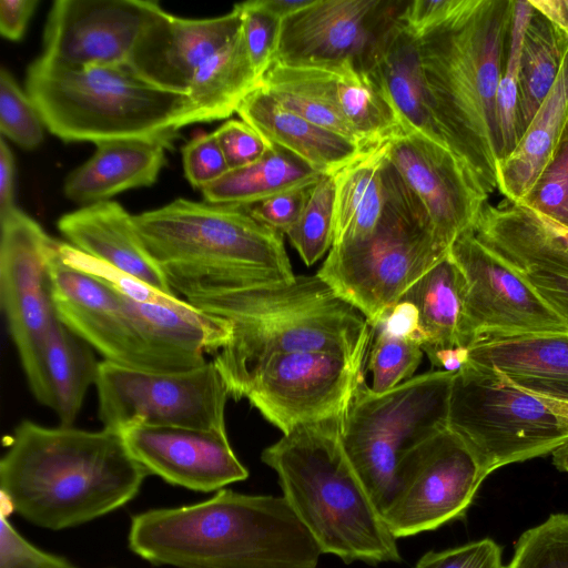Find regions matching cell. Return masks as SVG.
<instances>
[{
    "instance_id": "6da1fadb",
    "label": "cell",
    "mask_w": 568,
    "mask_h": 568,
    "mask_svg": "<svg viewBox=\"0 0 568 568\" xmlns=\"http://www.w3.org/2000/svg\"><path fill=\"white\" fill-rule=\"evenodd\" d=\"M148 475L115 430L23 420L0 460L1 513L52 530L82 525L132 500Z\"/></svg>"
},
{
    "instance_id": "7a4b0ae2",
    "label": "cell",
    "mask_w": 568,
    "mask_h": 568,
    "mask_svg": "<svg viewBox=\"0 0 568 568\" xmlns=\"http://www.w3.org/2000/svg\"><path fill=\"white\" fill-rule=\"evenodd\" d=\"M513 0H456L418 36L428 105L449 149L489 195L503 158L497 93Z\"/></svg>"
},
{
    "instance_id": "3957f363",
    "label": "cell",
    "mask_w": 568,
    "mask_h": 568,
    "mask_svg": "<svg viewBox=\"0 0 568 568\" xmlns=\"http://www.w3.org/2000/svg\"><path fill=\"white\" fill-rule=\"evenodd\" d=\"M130 549L175 568H317V542L285 498L221 489L212 498L132 517Z\"/></svg>"
},
{
    "instance_id": "277c9868",
    "label": "cell",
    "mask_w": 568,
    "mask_h": 568,
    "mask_svg": "<svg viewBox=\"0 0 568 568\" xmlns=\"http://www.w3.org/2000/svg\"><path fill=\"white\" fill-rule=\"evenodd\" d=\"M345 412L283 434L261 459L322 554L346 564L399 562L396 538L344 449Z\"/></svg>"
},
{
    "instance_id": "5b68a950",
    "label": "cell",
    "mask_w": 568,
    "mask_h": 568,
    "mask_svg": "<svg viewBox=\"0 0 568 568\" xmlns=\"http://www.w3.org/2000/svg\"><path fill=\"white\" fill-rule=\"evenodd\" d=\"M26 92L44 126L67 142L151 138L186 126L187 94L162 90L128 64L72 68L39 57L28 67Z\"/></svg>"
},
{
    "instance_id": "8992f818",
    "label": "cell",
    "mask_w": 568,
    "mask_h": 568,
    "mask_svg": "<svg viewBox=\"0 0 568 568\" xmlns=\"http://www.w3.org/2000/svg\"><path fill=\"white\" fill-rule=\"evenodd\" d=\"M384 175L387 196L376 227L365 237L332 245L317 272L373 326L449 252L425 206L386 154Z\"/></svg>"
},
{
    "instance_id": "52a82bcc",
    "label": "cell",
    "mask_w": 568,
    "mask_h": 568,
    "mask_svg": "<svg viewBox=\"0 0 568 568\" xmlns=\"http://www.w3.org/2000/svg\"><path fill=\"white\" fill-rule=\"evenodd\" d=\"M133 220L161 267L241 272L277 281L295 277L284 234L254 219L245 206L176 199Z\"/></svg>"
},
{
    "instance_id": "ba28073f",
    "label": "cell",
    "mask_w": 568,
    "mask_h": 568,
    "mask_svg": "<svg viewBox=\"0 0 568 568\" xmlns=\"http://www.w3.org/2000/svg\"><path fill=\"white\" fill-rule=\"evenodd\" d=\"M455 373L427 372L379 394L363 383L355 392L343 417L342 443L381 514L394 498L403 458L448 427Z\"/></svg>"
},
{
    "instance_id": "9c48e42d",
    "label": "cell",
    "mask_w": 568,
    "mask_h": 568,
    "mask_svg": "<svg viewBox=\"0 0 568 568\" xmlns=\"http://www.w3.org/2000/svg\"><path fill=\"white\" fill-rule=\"evenodd\" d=\"M448 428L468 447L484 475L552 453L568 432L535 396L507 376L467 362L455 373Z\"/></svg>"
},
{
    "instance_id": "30bf717a",
    "label": "cell",
    "mask_w": 568,
    "mask_h": 568,
    "mask_svg": "<svg viewBox=\"0 0 568 568\" xmlns=\"http://www.w3.org/2000/svg\"><path fill=\"white\" fill-rule=\"evenodd\" d=\"M99 418L118 433L133 426L225 429L230 393L213 361L182 372H152L101 361Z\"/></svg>"
},
{
    "instance_id": "8fae6325",
    "label": "cell",
    "mask_w": 568,
    "mask_h": 568,
    "mask_svg": "<svg viewBox=\"0 0 568 568\" xmlns=\"http://www.w3.org/2000/svg\"><path fill=\"white\" fill-rule=\"evenodd\" d=\"M367 356L274 354L225 384L230 397L246 398L285 434L300 425L343 414L364 383Z\"/></svg>"
},
{
    "instance_id": "7c38bea8",
    "label": "cell",
    "mask_w": 568,
    "mask_h": 568,
    "mask_svg": "<svg viewBox=\"0 0 568 568\" xmlns=\"http://www.w3.org/2000/svg\"><path fill=\"white\" fill-rule=\"evenodd\" d=\"M485 478L464 442L443 428L403 458L383 519L396 539L435 530L465 516Z\"/></svg>"
},
{
    "instance_id": "4fadbf2b",
    "label": "cell",
    "mask_w": 568,
    "mask_h": 568,
    "mask_svg": "<svg viewBox=\"0 0 568 568\" xmlns=\"http://www.w3.org/2000/svg\"><path fill=\"white\" fill-rule=\"evenodd\" d=\"M448 253L465 278L463 346L485 334L568 332L524 272L483 244L473 230L460 234Z\"/></svg>"
},
{
    "instance_id": "5bb4252c",
    "label": "cell",
    "mask_w": 568,
    "mask_h": 568,
    "mask_svg": "<svg viewBox=\"0 0 568 568\" xmlns=\"http://www.w3.org/2000/svg\"><path fill=\"white\" fill-rule=\"evenodd\" d=\"M407 0H314L281 22L273 63L328 67L352 63L371 69L384 32L404 12Z\"/></svg>"
},
{
    "instance_id": "9a60e30c",
    "label": "cell",
    "mask_w": 568,
    "mask_h": 568,
    "mask_svg": "<svg viewBox=\"0 0 568 568\" xmlns=\"http://www.w3.org/2000/svg\"><path fill=\"white\" fill-rule=\"evenodd\" d=\"M50 281L58 318L104 361L152 372L185 371L145 339L120 294L65 264L58 243L50 260Z\"/></svg>"
},
{
    "instance_id": "2e32d148",
    "label": "cell",
    "mask_w": 568,
    "mask_h": 568,
    "mask_svg": "<svg viewBox=\"0 0 568 568\" xmlns=\"http://www.w3.org/2000/svg\"><path fill=\"white\" fill-rule=\"evenodd\" d=\"M382 144L449 250L460 234L474 229L488 194L448 146L419 132L402 128Z\"/></svg>"
},
{
    "instance_id": "e0dca14e",
    "label": "cell",
    "mask_w": 568,
    "mask_h": 568,
    "mask_svg": "<svg viewBox=\"0 0 568 568\" xmlns=\"http://www.w3.org/2000/svg\"><path fill=\"white\" fill-rule=\"evenodd\" d=\"M162 8L144 0H58L44 30L43 59L63 67L126 64Z\"/></svg>"
},
{
    "instance_id": "ac0fdd59",
    "label": "cell",
    "mask_w": 568,
    "mask_h": 568,
    "mask_svg": "<svg viewBox=\"0 0 568 568\" xmlns=\"http://www.w3.org/2000/svg\"><path fill=\"white\" fill-rule=\"evenodd\" d=\"M0 302L19 352L39 343L58 320L50 260L57 241L18 207L0 216Z\"/></svg>"
},
{
    "instance_id": "d6986e66",
    "label": "cell",
    "mask_w": 568,
    "mask_h": 568,
    "mask_svg": "<svg viewBox=\"0 0 568 568\" xmlns=\"http://www.w3.org/2000/svg\"><path fill=\"white\" fill-rule=\"evenodd\" d=\"M120 434L146 471L171 485L210 493L248 477L226 430L141 425Z\"/></svg>"
},
{
    "instance_id": "ffe728a7",
    "label": "cell",
    "mask_w": 568,
    "mask_h": 568,
    "mask_svg": "<svg viewBox=\"0 0 568 568\" xmlns=\"http://www.w3.org/2000/svg\"><path fill=\"white\" fill-rule=\"evenodd\" d=\"M241 16L231 12L203 19L173 16L161 9L149 22L128 65L146 82L187 94L197 69L241 30Z\"/></svg>"
},
{
    "instance_id": "44dd1931",
    "label": "cell",
    "mask_w": 568,
    "mask_h": 568,
    "mask_svg": "<svg viewBox=\"0 0 568 568\" xmlns=\"http://www.w3.org/2000/svg\"><path fill=\"white\" fill-rule=\"evenodd\" d=\"M30 389L52 409L61 426H72L100 362L91 346L59 318L37 344L19 353Z\"/></svg>"
},
{
    "instance_id": "7402d4cb",
    "label": "cell",
    "mask_w": 568,
    "mask_h": 568,
    "mask_svg": "<svg viewBox=\"0 0 568 568\" xmlns=\"http://www.w3.org/2000/svg\"><path fill=\"white\" fill-rule=\"evenodd\" d=\"M473 232L521 271L568 276V226L523 202L486 203Z\"/></svg>"
},
{
    "instance_id": "603a6c76",
    "label": "cell",
    "mask_w": 568,
    "mask_h": 568,
    "mask_svg": "<svg viewBox=\"0 0 568 568\" xmlns=\"http://www.w3.org/2000/svg\"><path fill=\"white\" fill-rule=\"evenodd\" d=\"M57 225L69 244L81 252L140 278L166 295H176L162 267L145 247L133 215L118 202L83 205L62 215Z\"/></svg>"
},
{
    "instance_id": "cb8c5ba5",
    "label": "cell",
    "mask_w": 568,
    "mask_h": 568,
    "mask_svg": "<svg viewBox=\"0 0 568 568\" xmlns=\"http://www.w3.org/2000/svg\"><path fill=\"white\" fill-rule=\"evenodd\" d=\"M174 134L97 143L92 156L67 176L64 195L89 205L130 189L152 185L165 164V150Z\"/></svg>"
},
{
    "instance_id": "d4e9b609",
    "label": "cell",
    "mask_w": 568,
    "mask_h": 568,
    "mask_svg": "<svg viewBox=\"0 0 568 568\" xmlns=\"http://www.w3.org/2000/svg\"><path fill=\"white\" fill-rule=\"evenodd\" d=\"M236 113L270 145L295 154L323 174H334L371 150L291 112L261 84Z\"/></svg>"
},
{
    "instance_id": "484cf974",
    "label": "cell",
    "mask_w": 568,
    "mask_h": 568,
    "mask_svg": "<svg viewBox=\"0 0 568 568\" xmlns=\"http://www.w3.org/2000/svg\"><path fill=\"white\" fill-rule=\"evenodd\" d=\"M468 362L517 384L568 395V332L480 335L468 346Z\"/></svg>"
},
{
    "instance_id": "4316f807",
    "label": "cell",
    "mask_w": 568,
    "mask_h": 568,
    "mask_svg": "<svg viewBox=\"0 0 568 568\" xmlns=\"http://www.w3.org/2000/svg\"><path fill=\"white\" fill-rule=\"evenodd\" d=\"M368 72L395 106L403 128L448 146L428 105L418 37L404 23L402 17L377 41Z\"/></svg>"
},
{
    "instance_id": "83f0119b",
    "label": "cell",
    "mask_w": 568,
    "mask_h": 568,
    "mask_svg": "<svg viewBox=\"0 0 568 568\" xmlns=\"http://www.w3.org/2000/svg\"><path fill=\"white\" fill-rule=\"evenodd\" d=\"M568 128V50L558 77L518 143L497 165V191L523 202L557 153Z\"/></svg>"
},
{
    "instance_id": "f1b7e54d",
    "label": "cell",
    "mask_w": 568,
    "mask_h": 568,
    "mask_svg": "<svg viewBox=\"0 0 568 568\" xmlns=\"http://www.w3.org/2000/svg\"><path fill=\"white\" fill-rule=\"evenodd\" d=\"M258 83L240 30L195 72L187 92L185 125L229 118Z\"/></svg>"
},
{
    "instance_id": "f546056e",
    "label": "cell",
    "mask_w": 568,
    "mask_h": 568,
    "mask_svg": "<svg viewBox=\"0 0 568 568\" xmlns=\"http://www.w3.org/2000/svg\"><path fill=\"white\" fill-rule=\"evenodd\" d=\"M322 175L295 154L270 145L256 162L230 170L202 193L212 204L250 206L283 192L311 187Z\"/></svg>"
},
{
    "instance_id": "4dcf8cb0",
    "label": "cell",
    "mask_w": 568,
    "mask_h": 568,
    "mask_svg": "<svg viewBox=\"0 0 568 568\" xmlns=\"http://www.w3.org/2000/svg\"><path fill=\"white\" fill-rule=\"evenodd\" d=\"M383 144L372 148L335 172L334 244L367 236L378 224L386 203Z\"/></svg>"
},
{
    "instance_id": "1f68e13d",
    "label": "cell",
    "mask_w": 568,
    "mask_h": 568,
    "mask_svg": "<svg viewBox=\"0 0 568 568\" xmlns=\"http://www.w3.org/2000/svg\"><path fill=\"white\" fill-rule=\"evenodd\" d=\"M465 296L464 275L449 253L418 278L399 301L413 303L427 342L424 354L463 346L460 322Z\"/></svg>"
},
{
    "instance_id": "d6a6232c",
    "label": "cell",
    "mask_w": 568,
    "mask_h": 568,
    "mask_svg": "<svg viewBox=\"0 0 568 568\" xmlns=\"http://www.w3.org/2000/svg\"><path fill=\"white\" fill-rule=\"evenodd\" d=\"M567 50L562 36L534 9L520 57L519 120L523 133L552 88Z\"/></svg>"
},
{
    "instance_id": "836d02e7",
    "label": "cell",
    "mask_w": 568,
    "mask_h": 568,
    "mask_svg": "<svg viewBox=\"0 0 568 568\" xmlns=\"http://www.w3.org/2000/svg\"><path fill=\"white\" fill-rule=\"evenodd\" d=\"M532 12L534 8L528 0H513L507 53L497 93L503 158L513 151L523 134L519 120L520 57L525 32Z\"/></svg>"
},
{
    "instance_id": "e575fe53",
    "label": "cell",
    "mask_w": 568,
    "mask_h": 568,
    "mask_svg": "<svg viewBox=\"0 0 568 568\" xmlns=\"http://www.w3.org/2000/svg\"><path fill=\"white\" fill-rule=\"evenodd\" d=\"M335 231V180L323 174L312 187L306 205L286 233L303 262L311 266L331 250Z\"/></svg>"
},
{
    "instance_id": "d590c367",
    "label": "cell",
    "mask_w": 568,
    "mask_h": 568,
    "mask_svg": "<svg viewBox=\"0 0 568 568\" xmlns=\"http://www.w3.org/2000/svg\"><path fill=\"white\" fill-rule=\"evenodd\" d=\"M506 568H568V514H552L524 531Z\"/></svg>"
},
{
    "instance_id": "8d00e7d4",
    "label": "cell",
    "mask_w": 568,
    "mask_h": 568,
    "mask_svg": "<svg viewBox=\"0 0 568 568\" xmlns=\"http://www.w3.org/2000/svg\"><path fill=\"white\" fill-rule=\"evenodd\" d=\"M372 342L367 358L374 393L387 392L412 378L424 355L419 344L376 329Z\"/></svg>"
},
{
    "instance_id": "74e56055",
    "label": "cell",
    "mask_w": 568,
    "mask_h": 568,
    "mask_svg": "<svg viewBox=\"0 0 568 568\" xmlns=\"http://www.w3.org/2000/svg\"><path fill=\"white\" fill-rule=\"evenodd\" d=\"M44 123L30 97L6 69L0 71V131L23 149L39 146Z\"/></svg>"
},
{
    "instance_id": "f35d334b",
    "label": "cell",
    "mask_w": 568,
    "mask_h": 568,
    "mask_svg": "<svg viewBox=\"0 0 568 568\" xmlns=\"http://www.w3.org/2000/svg\"><path fill=\"white\" fill-rule=\"evenodd\" d=\"M60 258L77 270L97 278L123 297L141 303H162L176 295H166L140 278L106 263L90 256L69 243L58 242Z\"/></svg>"
},
{
    "instance_id": "ab89813d",
    "label": "cell",
    "mask_w": 568,
    "mask_h": 568,
    "mask_svg": "<svg viewBox=\"0 0 568 568\" xmlns=\"http://www.w3.org/2000/svg\"><path fill=\"white\" fill-rule=\"evenodd\" d=\"M241 16V32L254 68L261 81L274 62L282 20L261 8L256 0L233 7Z\"/></svg>"
},
{
    "instance_id": "60d3db41",
    "label": "cell",
    "mask_w": 568,
    "mask_h": 568,
    "mask_svg": "<svg viewBox=\"0 0 568 568\" xmlns=\"http://www.w3.org/2000/svg\"><path fill=\"white\" fill-rule=\"evenodd\" d=\"M523 203L568 226V128L554 159Z\"/></svg>"
},
{
    "instance_id": "b9f144b4",
    "label": "cell",
    "mask_w": 568,
    "mask_h": 568,
    "mask_svg": "<svg viewBox=\"0 0 568 568\" xmlns=\"http://www.w3.org/2000/svg\"><path fill=\"white\" fill-rule=\"evenodd\" d=\"M184 174L201 191L230 171L214 133L193 138L182 148Z\"/></svg>"
},
{
    "instance_id": "7bdbcfd3",
    "label": "cell",
    "mask_w": 568,
    "mask_h": 568,
    "mask_svg": "<svg viewBox=\"0 0 568 568\" xmlns=\"http://www.w3.org/2000/svg\"><path fill=\"white\" fill-rule=\"evenodd\" d=\"M414 568H506L501 561V547L491 538L466 545L428 551Z\"/></svg>"
},
{
    "instance_id": "ee69618b",
    "label": "cell",
    "mask_w": 568,
    "mask_h": 568,
    "mask_svg": "<svg viewBox=\"0 0 568 568\" xmlns=\"http://www.w3.org/2000/svg\"><path fill=\"white\" fill-rule=\"evenodd\" d=\"M0 568H78L62 557L45 552L24 539L1 513Z\"/></svg>"
},
{
    "instance_id": "f6af8a7d",
    "label": "cell",
    "mask_w": 568,
    "mask_h": 568,
    "mask_svg": "<svg viewBox=\"0 0 568 568\" xmlns=\"http://www.w3.org/2000/svg\"><path fill=\"white\" fill-rule=\"evenodd\" d=\"M213 133L230 170L256 162L270 148V144L243 120H229Z\"/></svg>"
},
{
    "instance_id": "bcb514c9",
    "label": "cell",
    "mask_w": 568,
    "mask_h": 568,
    "mask_svg": "<svg viewBox=\"0 0 568 568\" xmlns=\"http://www.w3.org/2000/svg\"><path fill=\"white\" fill-rule=\"evenodd\" d=\"M313 186L283 192L245 207L261 223L286 234L303 212Z\"/></svg>"
},
{
    "instance_id": "7dc6e473",
    "label": "cell",
    "mask_w": 568,
    "mask_h": 568,
    "mask_svg": "<svg viewBox=\"0 0 568 568\" xmlns=\"http://www.w3.org/2000/svg\"><path fill=\"white\" fill-rule=\"evenodd\" d=\"M374 327L389 336L413 341L420 346L427 342L420 326L418 310L408 301H398L392 305Z\"/></svg>"
},
{
    "instance_id": "c3c4849f",
    "label": "cell",
    "mask_w": 568,
    "mask_h": 568,
    "mask_svg": "<svg viewBox=\"0 0 568 568\" xmlns=\"http://www.w3.org/2000/svg\"><path fill=\"white\" fill-rule=\"evenodd\" d=\"M523 272L539 295L568 324V276L539 270Z\"/></svg>"
},
{
    "instance_id": "681fc988",
    "label": "cell",
    "mask_w": 568,
    "mask_h": 568,
    "mask_svg": "<svg viewBox=\"0 0 568 568\" xmlns=\"http://www.w3.org/2000/svg\"><path fill=\"white\" fill-rule=\"evenodd\" d=\"M456 0H413L408 1L402 20L418 37L443 20Z\"/></svg>"
},
{
    "instance_id": "f907efd6",
    "label": "cell",
    "mask_w": 568,
    "mask_h": 568,
    "mask_svg": "<svg viewBox=\"0 0 568 568\" xmlns=\"http://www.w3.org/2000/svg\"><path fill=\"white\" fill-rule=\"evenodd\" d=\"M38 6L37 0H1L0 32L3 38L18 41Z\"/></svg>"
},
{
    "instance_id": "816d5d0a",
    "label": "cell",
    "mask_w": 568,
    "mask_h": 568,
    "mask_svg": "<svg viewBox=\"0 0 568 568\" xmlns=\"http://www.w3.org/2000/svg\"><path fill=\"white\" fill-rule=\"evenodd\" d=\"M14 158L7 142L0 141V216L16 206L14 195Z\"/></svg>"
},
{
    "instance_id": "f5cc1de1",
    "label": "cell",
    "mask_w": 568,
    "mask_h": 568,
    "mask_svg": "<svg viewBox=\"0 0 568 568\" xmlns=\"http://www.w3.org/2000/svg\"><path fill=\"white\" fill-rule=\"evenodd\" d=\"M545 17L568 44V0H528Z\"/></svg>"
},
{
    "instance_id": "db71d44e",
    "label": "cell",
    "mask_w": 568,
    "mask_h": 568,
    "mask_svg": "<svg viewBox=\"0 0 568 568\" xmlns=\"http://www.w3.org/2000/svg\"><path fill=\"white\" fill-rule=\"evenodd\" d=\"M430 363L447 372H458L468 362V347L456 346L427 354Z\"/></svg>"
},
{
    "instance_id": "11a10c76",
    "label": "cell",
    "mask_w": 568,
    "mask_h": 568,
    "mask_svg": "<svg viewBox=\"0 0 568 568\" xmlns=\"http://www.w3.org/2000/svg\"><path fill=\"white\" fill-rule=\"evenodd\" d=\"M510 379V378H509ZM511 381V379H510ZM518 388L535 396L539 399L560 422L562 427L568 432V396L555 395L540 392L511 381Z\"/></svg>"
},
{
    "instance_id": "9f6ffc18",
    "label": "cell",
    "mask_w": 568,
    "mask_h": 568,
    "mask_svg": "<svg viewBox=\"0 0 568 568\" xmlns=\"http://www.w3.org/2000/svg\"><path fill=\"white\" fill-rule=\"evenodd\" d=\"M258 6L280 20L310 6L314 0H256Z\"/></svg>"
},
{
    "instance_id": "6f0895ef",
    "label": "cell",
    "mask_w": 568,
    "mask_h": 568,
    "mask_svg": "<svg viewBox=\"0 0 568 568\" xmlns=\"http://www.w3.org/2000/svg\"><path fill=\"white\" fill-rule=\"evenodd\" d=\"M552 463L558 470L568 473V440L558 446L552 453Z\"/></svg>"
}]
</instances>
